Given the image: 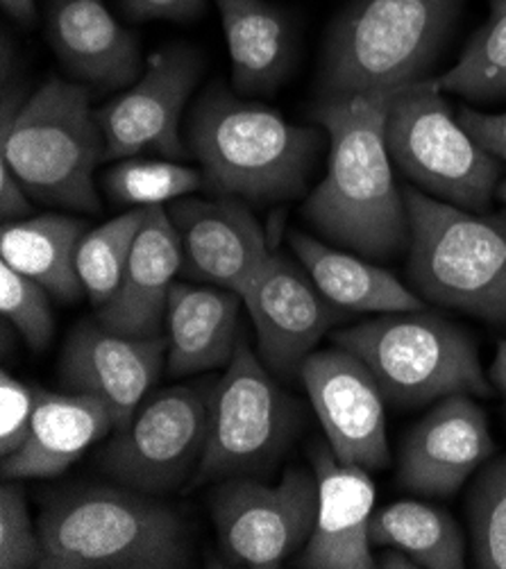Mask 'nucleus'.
<instances>
[{
    "instance_id": "nucleus-25",
    "label": "nucleus",
    "mask_w": 506,
    "mask_h": 569,
    "mask_svg": "<svg viewBox=\"0 0 506 569\" xmlns=\"http://www.w3.org/2000/svg\"><path fill=\"white\" fill-rule=\"evenodd\" d=\"M87 222L69 213H43L28 220L3 222L0 254L14 270L39 281L62 302L82 298L78 272V248L87 234Z\"/></svg>"
},
{
    "instance_id": "nucleus-22",
    "label": "nucleus",
    "mask_w": 506,
    "mask_h": 569,
    "mask_svg": "<svg viewBox=\"0 0 506 569\" xmlns=\"http://www.w3.org/2000/svg\"><path fill=\"white\" fill-rule=\"evenodd\" d=\"M241 305V293L214 283H173L166 309L168 372L187 377L228 366L239 346Z\"/></svg>"
},
{
    "instance_id": "nucleus-30",
    "label": "nucleus",
    "mask_w": 506,
    "mask_h": 569,
    "mask_svg": "<svg viewBox=\"0 0 506 569\" xmlns=\"http://www.w3.org/2000/svg\"><path fill=\"white\" fill-rule=\"evenodd\" d=\"M473 560L482 569H506V453L482 466L466 499Z\"/></svg>"
},
{
    "instance_id": "nucleus-7",
    "label": "nucleus",
    "mask_w": 506,
    "mask_h": 569,
    "mask_svg": "<svg viewBox=\"0 0 506 569\" xmlns=\"http://www.w3.org/2000/svg\"><path fill=\"white\" fill-rule=\"evenodd\" d=\"M331 340L336 348L359 357L384 400L400 409L423 407L449 395H493L470 333L425 309L339 329Z\"/></svg>"
},
{
    "instance_id": "nucleus-13",
    "label": "nucleus",
    "mask_w": 506,
    "mask_h": 569,
    "mask_svg": "<svg viewBox=\"0 0 506 569\" xmlns=\"http://www.w3.org/2000/svg\"><path fill=\"white\" fill-rule=\"evenodd\" d=\"M300 377L334 457L368 472L388 468L386 400L368 366L353 352L334 348L311 352Z\"/></svg>"
},
{
    "instance_id": "nucleus-20",
    "label": "nucleus",
    "mask_w": 506,
    "mask_h": 569,
    "mask_svg": "<svg viewBox=\"0 0 506 569\" xmlns=\"http://www.w3.org/2000/svg\"><path fill=\"white\" fill-rule=\"evenodd\" d=\"M182 270V246L163 204L148 207L119 291L98 307L96 322L123 336H161L168 296Z\"/></svg>"
},
{
    "instance_id": "nucleus-12",
    "label": "nucleus",
    "mask_w": 506,
    "mask_h": 569,
    "mask_svg": "<svg viewBox=\"0 0 506 569\" xmlns=\"http://www.w3.org/2000/svg\"><path fill=\"white\" fill-rule=\"evenodd\" d=\"M202 76V54L191 46H166L146 60L141 78L119 98L96 109L105 137V161L155 150L168 159L187 154L180 119Z\"/></svg>"
},
{
    "instance_id": "nucleus-38",
    "label": "nucleus",
    "mask_w": 506,
    "mask_h": 569,
    "mask_svg": "<svg viewBox=\"0 0 506 569\" xmlns=\"http://www.w3.org/2000/svg\"><path fill=\"white\" fill-rule=\"evenodd\" d=\"M490 383L504 397V411H506V340H502V343L497 346V355L490 366Z\"/></svg>"
},
{
    "instance_id": "nucleus-26",
    "label": "nucleus",
    "mask_w": 506,
    "mask_h": 569,
    "mask_svg": "<svg viewBox=\"0 0 506 569\" xmlns=\"http://www.w3.org/2000/svg\"><path fill=\"white\" fill-rule=\"evenodd\" d=\"M370 542L407 551L418 567H466L464 531L447 510L431 503L396 501L375 510L370 518Z\"/></svg>"
},
{
    "instance_id": "nucleus-34",
    "label": "nucleus",
    "mask_w": 506,
    "mask_h": 569,
    "mask_svg": "<svg viewBox=\"0 0 506 569\" xmlns=\"http://www.w3.org/2000/svg\"><path fill=\"white\" fill-rule=\"evenodd\" d=\"M130 21H194L205 14L207 0H119Z\"/></svg>"
},
{
    "instance_id": "nucleus-39",
    "label": "nucleus",
    "mask_w": 506,
    "mask_h": 569,
    "mask_svg": "<svg viewBox=\"0 0 506 569\" xmlns=\"http://www.w3.org/2000/svg\"><path fill=\"white\" fill-rule=\"evenodd\" d=\"M0 3H3V10L12 19H17L21 23L34 21V0H0Z\"/></svg>"
},
{
    "instance_id": "nucleus-10",
    "label": "nucleus",
    "mask_w": 506,
    "mask_h": 569,
    "mask_svg": "<svg viewBox=\"0 0 506 569\" xmlns=\"http://www.w3.org/2000/svg\"><path fill=\"white\" fill-rule=\"evenodd\" d=\"M318 508L316 475L289 470L277 486L225 479L211 497V520L230 562L272 569L309 542Z\"/></svg>"
},
{
    "instance_id": "nucleus-17",
    "label": "nucleus",
    "mask_w": 506,
    "mask_h": 569,
    "mask_svg": "<svg viewBox=\"0 0 506 569\" xmlns=\"http://www.w3.org/2000/svg\"><path fill=\"white\" fill-rule=\"evenodd\" d=\"M493 453L495 442L484 409L473 402V395H449L405 436L398 479L411 492L449 497Z\"/></svg>"
},
{
    "instance_id": "nucleus-31",
    "label": "nucleus",
    "mask_w": 506,
    "mask_h": 569,
    "mask_svg": "<svg viewBox=\"0 0 506 569\" xmlns=\"http://www.w3.org/2000/svg\"><path fill=\"white\" fill-rule=\"evenodd\" d=\"M0 311L19 329L32 350H43L54 331L48 291L39 281L0 261Z\"/></svg>"
},
{
    "instance_id": "nucleus-1",
    "label": "nucleus",
    "mask_w": 506,
    "mask_h": 569,
    "mask_svg": "<svg viewBox=\"0 0 506 569\" xmlns=\"http://www.w3.org/2000/svg\"><path fill=\"white\" fill-rule=\"evenodd\" d=\"M396 91L323 100L311 111L329 137V163L302 216L331 243L368 259L396 257L411 239L386 148V113Z\"/></svg>"
},
{
    "instance_id": "nucleus-5",
    "label": "nucleus",
    "mask_w": 506,
    "mask_h": 569,
    "mask_svg": "<svg viewBox=\"0 0 506 569\" xmlns=\"http://www.w3.org/2000/svg\"><path fill=\"white\" fill-rule=\"evenodd\" d=\"M102 161L105 137L85 84L52 78L26 102L17 91L3 93L0 163L32 200L98 213L93 170Z\"/></svg>"
},
{
    "instance_id": "nucleus-32",
    "label": "nucleus",
    "mask_w": 506,
    "mask_h": 569,
    "mask_svg": "<svg viewBox=\"0 0 506 569\" xmlns=\"http://www.w3.org/2000/svg\"><path fill=\"white\" fill-rule=\"evenodd\" d=\"M43 545L34 529L30 510L19 486L0 490V567L30 569L41 567Z\"/></svg>"
},
{
    "instance_id": "nucleus-40",
    "label": "nucleus",
    "mask_w": 506,
    "mask_h": 569,
    "mask_svg": "<svg viewBox=\"0 0 506 569\" xmlns=\"http://www.w3.org/2000/svg\"><path fill=\"white\" fill-rule=\"evenodd\" d=\"M504 204H506V180H502L499 184H497V193H495Z\"/></svg>"
},
{
    "instance_id": "nucleus-11",
    "label": "nucleus",
    "mask_w": 506,
    "mask_h": 569,
    "mask_svg": "<svg viewBox=\"0 0 506 569\" xmlns=\"http://www.w3.org/2000/svg\"><path fill=\"white\" fill-rule=\"evenodd\" d=\"M209 431V397L176 386L139 407L130 425L100 451L102 470L146 495L176 490L196 475Z\"/></svg>"
},
{
    "instance_id": "nucleus-37",
    "label": "nucleus",
    "mask_w": 506,
    "mask_h": 569,
    "mask_svg": "<svg viewBox=\"0 0 506 569\" xmlns=\"http://www.w3.org/2000/svg\"><path fill=\"white\" fill-rule=\"evenodd\" d=\"M377 567L386 569H416L418 562L398 547H381V553L377 558Z\"/></svg>"
},
{
    "instance_id": "nucleus-24",
    "label": "nucleus",
    "mask_w": 506,
    "mask_h": 569,
    "mask_svg": "<svg viewBox=\"0 0 506 569\" xmlns=\"http://www.w3.org/2000/svg\"><path fill=\"white\" fill-rule=\"evenodd\" d=\"M291 248L320 296L341 311L405 313L425 309V300L384 268L329 248L309 234L291 232Z\"/></svg>"
},
{
    "instance_id": "nucleus-18",
    "label": "nucleus",
    "mask_w": 506,
    "mask_h": 569,
    "mask_svg": "<svg viewBox=\"0 0 506 569\" xmlns=\"http://www.w3.org/2000/svg\"><path fill=\"white\" fill-rule=\"evenodd\" d=\"M318 483L316 522L298 567L307 569H373L370 518L375 483L366 468L341 463L327 447L311 453Z\"/></svg>"
},
{
    "instance_id": "nucleus-29",
    "label": "nucleus",
    "mask_w": 506,
    "mask_h": 569,
    "mask_svg": "<svg viewBox=\"0 0 506 569\" xmlns=\"http://www.w3.org/2000/svg\"><path fill=\"white\" fill-rule=\"evenodd\" d=\"M107 198L121 207H155L196 193L205 176L196 168L161 159H119L102 173Z\"/></svg>"
},
{
    "instance_id": "nucleus-33",
    "label": "nucleus",
    "mask_w": 506,
    "mask_h": 569,
    "mask_svg": "<svg viewBox=\"0 0 506 569\" xmlns=\"http://www.w3.org/2000/svg\"><path fill=\"white\" fill-rule=\"evenodd\" d=\"M41 388L14 379L10 372L0 375V453L10 457L17 451L32 427Z\"/></svg>"
},
{
    "instance_id": "nucleus-35",
    "label": "nucleus",
    "mask_w": 506,
    "mask_h": 569,
    "mask_svg": "<svg viewBox=\"0 0 506 569\" xmlns=\"http://www.w3.org/2000/svg\"><path fill=\"white\" fill-rule=\"evenodd\" d=\"M459 123L464 130L490 154L506 163V111L504 113H486L477 109L464 107L459 111Z\"/></svg>"
},
{
    "instance_id": "nucleus-14",
    "label": "nucleus",
    "mask_w": 506,
    "mask_h": 569,
    "mask_svg": "<svg viewBox=\"0 0 506 569\" xmlns=\"http://www.w3.org/2000/svg\"><path fill=\"white\" fill-rule=\"evenodd\" d=\"M257 331L264 366L277 377L300 375L320 338L341 320V309L327 302L291 261L268 254L241 293Z\"/></svg>"
},
{
    "instance_id": "nucleus-16",
    "label": "nucleus",
    "mask_w": 506,
    "mask_h": 569,
    "mask_svg": "<svg viewBox=\"0 0 506 569\" xmlns=\"http://www.w3.org/2000/svg\"><path fill=\"white\" fill-rule=\"evenodd\" d=\"M182 246V274L244 293L268 259L261 224L239 198H178L166 207Z\"/></svg>"
},
{
    "instance_id": "nucleus-36",
    "label": "nucleus",
    "mask_w": 506,
    "mask_h": 569,
    "mask_svg": "<svg viewBox=\"0 0 506 569\" xmlns=\"http://www.w3.org/2000/svg\"><path fill=\"white\" fill-rule=\"evenodd\" d=\"M30 196L23 189V184L14 178L12 170L0 163V216H3V222L10 220H21L30 216Z\"/></svg>"
},
{
    "instance_id": "nucleus-19",
    "label": "nucleus",
    "mask_w": 506,
    "mask_h": 569,
    "mask_svg": "<svg viewBox=\"0 0 506 569\" xmlns=\"http://www.w3.org/2000/svg\"><path fill=\"white\" fill-rule=\"evenodd\" d=\"M46 39L73 82L85 87L128 89L146 69L137 37L105 0H48Z\"/></svg>"
},
{
    "instance_id": "nucleus-8",
    "label": "nucleus",
    "mask_w": 506,
    "mask_h": 569,
    "mask_svg": "<svg viewBox=\"0 0 506 569\" xmlns=\"http://www.w3.org/2000/svg\"><path fill=\"white\" fill-rule=\"evenodd\" d=\"M386 148L423 193L484 213L502 182V161L455 119L436 78L407 84L390 98Z\"/></svg>"
},
{
    "instance_id": "nucleus-27",
    "label": "nucleus",
    "mask_w": 506,
    "mask_h": 569,
    "mask_svg": "<svg viewBox=\"0 0 506 569\" xmlns=\"http://www.w3.org/2000/svg\"><path fill=\"white\" fill-rule=\"evenodd\" d=\"M436 82L443 93L470 100L506 98V0H490L486 23L470 37L459 62Z\"/></svg>"
},
{
    "instance_id": "nucleus-3",
    "label": "nucleus",
    "mask_w": 506,
    "mask_h": 569,
    "mask_svg": "<svg viewBox=\"0 0 506 569\" xmlns=\"http://www.w3.org/2000/svg\"><path fill=\"white\" fill-rule=\"evenodd\" d=\"M466 0H348L320 52L318 93L341 100L427 80Z\"/></svg>"
},
{
    "instance_id": "nucleus-6",
    "label": "nucleus",
    "mask_w": 506,
    "mask_h": 569,
    "mask_svg": "<svg viewBox=\"0 0 506 569\" xmlns=\"http://www.w3.org/2000/svg\"><path fill=\"white\" fill-rule=\"evenodd\" d=\"M409 279L438 307L506 325V211L477 213L407 187Z\"/></svg>"
},
{
    "instance_id": "nucleus-21",
    "label": "nucleus",
    "mask_w": 506,
    "mask_h": 569,
    "mask_svg": "<svg viewBox=\"0 0 506 569\" xmlns=\"http://www.w3.org/2000/svg\"><path fill=\"white\" fill-rule=\"evenodd\" d=\"M111 429L115 416L89 392H39V405L26 442L3 457L6 479H48L69 470Z\"/></svg>"
},
{
    "instance_id": "nucleus-2",
    "label": "nucleus",
    "mask_w": 506,
    "mask_h": 569,
    "mask_svg": "<svg viewBox=\"0 0 506 569\" xmlns=\"http://www.w3.org/2000/svg\"><path fill=\"white\" fill-rule=\"evenodd\" d=\"M320 130L294 126L216 82L191 109L187 139L216 193L266 204L307 191L323 146Z\"/></svg>"
},
{
    "instance_id": "nucleus-4",
    "label": "nucleus",
    "mask_w": 506,
    "mask_h": 569,
    "mask_svg": "<svg viewBox=\"0 0 506 569\" xmlns=\"http://www.w3.org/2000/svg\"><path fill=\"white\" fill-rule=\"evenodd\" d=\"M46 569H178L191 565L180 516L135 488L80 486L39 518Z\"/></svg>"
},
{
    "instance_id": "nucleus-28",
    "label": "nucleus",
    "mask_w": 506,
    "mask_h": 569,
    "mask_svg": "<svg viewBox=\"0 0 506 569\" xmlns=\"http://www.w3.org/2000/svg\"><path fill=\"white\" fill-rule=\"evenodd\" d=\"M146 213L148 207H132L82 237L78 248V272L85 293L96 307H102L119 291Z\"/></svg>"
},
{
    "instance_id": "nucleus-9",
    "label": "nucleus",
    "mask_w": 506,
    "mask_h": 569,
    "mask_svg": "<svg viewBox=\"0 0 506 569\" xmlns=\"http://www.w3.org/2000/svg\"><path fill=\"white\" fill-rule=\"evenodd\" d=\"M298 418L255 352L239 340L228 370L209 395V431L194 486L266 470L294 438Z\"/></svg>"
},
{
    "instance_id": "nucleus-15",
    "label": "nucleus",
    "mask_w": 506,
    "mask_h": 569,
    "mask_svg": "<svg viewBox=\"0 0 506 569\" xmlns=\"http://www.w3.org/2000/svg\"><path fill=\"white\" fill-rule=\"evenodd\" d=\"M168 355V338L123 336L102 325L82 322L67 338L60 379L71 392L100 397L115 416V431L130 425L155 386Z\"/></svg>"
},
{
    "instance_id": "nucleus-23",
    "label": "nucleus",
    "mask_w": 506,
    "mask_h": 569,
    "mask_svg": "<svg viewBox=\"0 0 506 569\" xmlns=\"http://www.w3.org/2000/svg\"><path fill=\"white\" fill-rule=\"evenodd\" d=\"M237 93H270L294 64V32L268 0H216Z\"/></svg>"
}]
</instances>
